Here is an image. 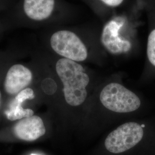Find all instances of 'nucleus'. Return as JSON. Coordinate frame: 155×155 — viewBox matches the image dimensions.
<instances>
[{"instance_id":"obj_1","label":"nucleus","mask_w":155,"mask_h":155,"mask_svg":"<svg viewBox=\"0 0 155 155\" xmlns=\"http://www.w3.org/2000/svg\"><path fill=\"white\" fill-rule=\"evenodd\" d=\"M68 13L61 0H18L12 8L10 22L23 28H38L64 20Z\"/></svg>"},{"instance_id":"obj_2","label":"nucleus","mask_w":155,"mask_h":155,"mask_svg":"<svg viewBox=\"0 0 155 155\" xmlns=\"http://www.w3.org/2000/svg\"><path fill=\"white\" fill-rule=\"evenodd\" d=\"M56 72L63 84L67 103L72 106L81 105L85 101L89 84V75L77 61L61 58L56 62Z\"/></svg>"},{"instance_id":"obj_3","label":"nucleus","mask_w":155,"mask_h":155,"mask_svg":"<svg viewBox=\"0 0 155 155\" xmlns=\"http://www.w3.org/2000/svg\"><path fill=\"white\" fill-rule=\"evenodd\" d=\"M49 33L50 47L58 55L77 62L87 59V47L77 32L69 28H60Z\"/></svg>"},{"instance_id":"obj_4","label":"nucleus","mask_w":155,"mask_h":155,"mask_svg":"<svg viewBox=\"0 0 155 155\" xmlns=\"http://www.w3.org/2000/svg\"><path fill=\"white\" fill-rule=\"evenodd\" d=\"M100 101L108 110L120 113L132 112L141 105L137 95L117 83L106 86L100 94Z\"/></svg>"},{"instance_id":"obj_5","label":"nucleus","mask_w":155,"mask_h":155,"mask_svg":"<svg viewBox=\"0 0 155 155\" xmlns=\"http://www.w3.org/2000/svg\"><path fill=\"white\" fill-rule=\"evenodd\" d=\"M144 136L143 127L136 122L124 124L112 131L106 137L105 146L113 153H120L132 148Z\"/></svg>"},{"instance_id":"obj_6","label":"nucleus","mask_w":155,"mask_h":155,"mask_svg":"<svg viewBox=\"0 0 155 155\" xmlns=\"http://www.w3.org/2000/svg\"><path fill=\"white\" fill-rule=\"evenodd\" d=\"M124 21L114 18L107 22L102 29L101 41L106 50L111 54L118 55L128 52L132 48L129 41L121 37V29Z\"/></svg>"},{"instance_id":"obj_7","label":"nucleus","mask_w":155,"mask_h":155,"mask_svg":"<svg viewBox=\"0 0 155 155\" xmlns=\"http://www.w3.org/2000/svg\"><path fill=\"white\" fill-rule=\"evenodd\" d=\"M33 79L32 71L22 64H15L9 68L4 81V89L9 95L18 94L26 89Z\"/></svg>"},{"instance_id":"obj_8","label":"nucleus","mask_w":155,"mask_h":155,"mask_svg":"<svg viewBox=\"0 0 155 155\" xmlns=\"http://www.w3.org/2000/svg\"><path fill=\"white\" fill-rule=\"evenodd\" d=\"M15 136L25 141H33L45 135L46 129L42 119L38 116L20 120L13 127Z\"/></svg>"},{"instance_id":"obj_9","label":"nucleus","mask_w":155,"mask_h":155,"mask_svg":"<svg viewBox=\"0 0 155 155\" xmlns=\"http://www.w3.org/2000/svg\"><path fill=\"white\" fill-rule=\"evenodd\" d=\"M35 97L33 90L30 88H26L17 94L5 111L7 118L11 121H16L33 116V111L31 109H24L22 104L26 100H33Z\"/></svg>"},{"instance_id":"obj_10","label":"nucleus","mask_w":155,"mask_h":155,"mask_svg":"<svg viewBox=\"0 0 155 155\" xmlns=\"http://www.w3.org/2000/svg\"><path fill=\"white\" fill-rule=\"evenodd\" d=\"M147 55L148 61L155 67V22L153 21L147 39Z\"/></svg>"},{"instance_id":"obj_11","label":"nucleus","mask_w":155,"mask_h":155,"mask_svg":"<svg viewBox=\"0 0 155 155\" xmlns=\"http://www.w3.org/2000/svg\"><path fill=\"white\" fill-rule=\"evenodd\" d=\"M107 8H116L121 5L125 0H98Z\"/></svg>"},{"instance_id":"obj_12","label":"nucleus","mask_w":155,"mask_h":155,"mask_svg":"<svg viewBox=\"0 0 155 155\" xmlns=\"http://www.w3.org/2000/svg\"><path fill=\"white\" fill-rule=\"evenodd\" d=\"M14 0H0V12L11 8Z\"/></svg>"},{"instance_id":"obj_13","label":"nucleus","mask_w":155,"mask_h":155,"mask_svg":"<svg viewBox=\"0 0 155 155\" xmlns=\"http://www.w3.org/2000/svg\"><path fill=\"white\" fill-rule=\"evenodd\" d=\"M5 27V25H4V24L3 22H1V21L0 20V34L3 32Z\"/></svg>"},{"instance_id":"obj_14","label":"nucleus","mask_w":155,"mask_h":155,"mask_svg":"<svg viewBox=\"0 0 155 155\" xmlns=\"http://www.w3.org/2000/svg\"><path fill=\"white\" fill-rule=\"evenodd\" d=\"M0 105H1V93H0Z\"/></svg>"},{"instance_id":"obj_15","label":"nucleus","mask_w":155,"mask_h":155,"mask_svg":"<svg viewBox=\"0 0 155 155\" xmlns=\"http://www.w3.org/2000/svg\"><path fill=\"white\" fill-rule=\"evenodd\" d=\"M33 155V154H32V155Z\"/></svg>"}]
</instances>
